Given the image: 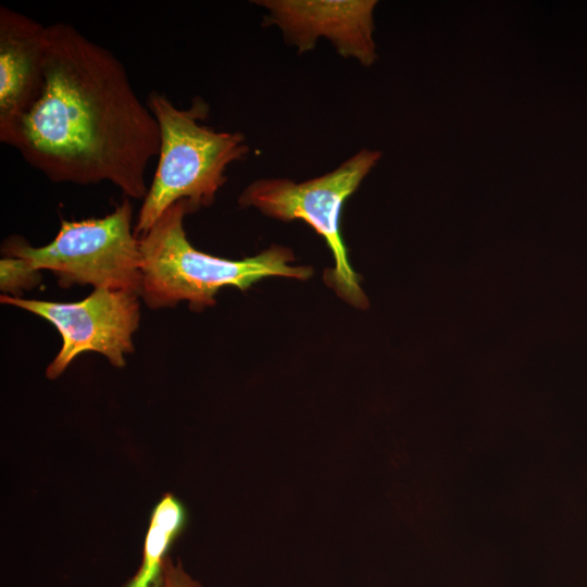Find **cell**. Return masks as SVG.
Masks as SVG:
<instances>
[{
    "label": "cell",
    "instance_id": "obj_1",
    "mask_svg": "<svg viewBox=\"0 0 587 587\" xmlns=\"http://www.w3.org/2000/svg\"><path fill=\"white\" fill-rule=\"evenodd\" d=\"M0 141L54 183L108 182L143 199L160 132L123 63L59 22L47 26L42 91Z\"/></svg>",
    "mask_w": 587,
    "mask_h": 587
},
{
    "label": "cell",
    "instance_id": "obj_4",
    "mask_svg": "<svg viewBox=\"0 0 587 587\" xmlns=\"http://www.w3.org/2000/svg\"><path fill=\"white\" fill-rule=\"evenodd\" d=\"M132 221L133 207L126 198L104 217L62 221L46 246L32 247L14 236L5 240L2 252L27 260L38 271H52L62 287L92 285L140 295V249Z\"/></svg>",
    "mask_w": 587,
    "mask_h": 587
},
{
    "label": "cell",
    "instance_id": "obj_11",
    "mask_svg": "<svg viewBox=\"0 0 587 587\" xmlns=\"http://www.w3.org/2000/svg\"><path fill=\"white\" fill-rule=\"evenodd\" d=\"M162 587H202L198 582L192 579L178 563L174 564L171 557L165 565V578Z\"/></svg>",
    "mask_w": 587,
    "mask_h": 587
},
{
    "label": "cell",
    "instance_id": "obj_2",
    "mask_svg": "<svg viewBox=\"0 0 587 587\" xmlns=\"http://www.w3.org/2000/svg\"><path fill=\"white\" fill-rule=\"evenodd\" d=\"M192 212L185 200L170 207L147 234L138 238L141 292L150 309L174 307L188 301L192 310L213 305L225 286L246 290L268 276L305 279L312 270L290 266L291 252L272 247L262 253L232 261L198 251L186 237L183 221Z\"/></svg>",
    "mask_w": 587,
    "mask_h": 587
},
{
    "label": "cell",
    "instance_id": "obj_6",
    "mask_svg": "<svg viewBox=\"0 0 587 587\" xmlns=\"http://www.w3.org/2000/svg\"><path fill=\"white\" fill-rule=\"evenodd\" d=\"M139 294L95 288L76 302H52L2 295V303L29 311L50 322L62 337L58 355L47 367L49 379L59 377L80 353L103 354L116 367L125 365L124 355L134 351L133 334L139 323Z\"/></svg>",
    "mask_w": 587,
    "mask_h": 587
},
{
    "label": "cell",
    "instance_id": "obj_5",
    "mask_svg": "<svg viewBox=\"0 0 587 587\" xmlns=\"http://www.w3.org/2000/svg\"><path fill=\"white\" fill-rule=\"evenodd\" d=\"M379 158L378 151L362 150L323 176L301 184L288 179H260L239 197L241 207H255L264 214L286 222L302 220L320 234L335 259V267L325 272L326 284L358 308L366 307L367 300L359 286V276L348 261L340 236V212Z\"/></svg>",
    "mask_w": 587,
    "mask_h": 587
},
{
    "label": "cell",
    "instance_id": "obj_9",
    "mask_svg": "<svg viewBox=\"0 0 587 587\" xmlns=\"http://www.w3.org/2000/svg\"><path fill=\"white\" fill-rule=\"evenodd\" d=\"M187 522L183 502L173 494H165L151 512L140 566L122 587H162L168 552Z\"/></svg>",
    "mask_w": 587,
    "mask_h": 587
},
{
    "label": "cell",
    "instance_id": "obj_3",
    "mask_svg": "<svg viewBox=\"0 0 587 587\" xmlns=\"http://www.w3.org/2000/svg\"><path fill=\"white\" fill-rule=\"evenodd\" d=\"M146 103L159 125L160 148L134 227L137 238L180 200L192 212L210 205L226 180V167L248 152L240 133L215 132L200 123L209 112L200 98L193 99L189 109H179L165 95L151 91Z\"/></svg>",
    "mask_w": 587,
    "mask_h": 587
},
{
    "label": "cell",
    "instance_id": "obj_10",
    "mask_svg": "<svg viewBox=\"0 0 587 587\" xmlns=\"http://www.w3.org/2000/svg\"><path fill=\"white\" fill-rule=\"evenodd\" d=\"M0 288L11 297L40 283V271L36 270L27 260L15 257H3L0 261Z\"/></svg>",
    "mask_w": 587,
    "mask_h": 587
},
{
    "label": "cell",
    "instance_id": "obj_8",
    "mask_svg": "<svg viewBox=\"0 0 587 587\" xmlns=\"http://www.w3.org/2000/svg\"><path fill=\"white\" fill-rule=\"evenodd\" d=\"M47 26L0 7V132L14 124L43 87Z\"/></svg>",
    "mask_w": 587,
    "mask_h": 587
},
{
    "label": "cell",
    "instance_id": "obj_7",
    "mask_svg": "<svg viewBox=\"0 0 587 587\" xmlns=\"http://www.w3.org/2000/svg\"><path fill=\"white\" fill-rule=\"evenodd\" d=\"M271 11L270 21L305 51L317 37L329 39L342 57L355 58L363 65L376 59L373 41V9L370 0H273L257 2Z\"/></svg>",
    "mask_w": 587,
    "mask_h": 587
}]
</instances>
